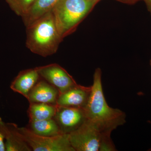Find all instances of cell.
Returning a JSON list of instances; mask_svg holds the SVG:
<instances>
[{
	"instance_id": "cell-11",
	"label": "cell",
	"mask_w": 151,
	"mask_h": 151,
	"mask_svg": "<svg viewBox=\"0 0 151 151\" xmlns=\"http://www.w3.org/2000/svg\"><path fill=\"white\" fill-rule=\"evenodd\" d=\"M58 0H35L23 17V22L26 27L40 17L52 10Z\"/></svg>"
},
{
	"instance_id": "cell-15",
	"label": "cell",
	"mask_w": 151,
	"mask_h": 151,
	"mask_svg": "<svg viewBox=\"0 0 151 151\" xmlns=\"http://www.w3.org/2000/svg\"><path fill=\"white\" fill-rule=\"evenodd\" d=\"M17 15L23 17L27 12L35 0H5Z\"/></svg>"
},
{
	"instance_id": "cell-9",
	"label": "cell",
	"mask_w": 151,
	"mask_h": 151,
	"mask_svg": "<svg viewBox=\"0 0 151 151\" xmlns=\"http://www.w3.org/2000/svg\"><path fill=\"white\" fill-rule=\"evenodd\" d=\"M60 92L55 86L45 80L37 81L27 99L29 103H42L56 105Z\"/></svg>"
},
{
	"instance_id": "cell-3",
	"label": "cell",
	"mask_w": 151,
	"mask_h": 151,
	"mask_svg": "<svg viewBox=\"0 0 151 151\" xmlns=\"http://www.w3.org/2000/svg\"><path fill=\"white\" fill-rule=\"evenodd\" d=\"M99 1L98 0H58L52 12L63 40L75 31Z\"/></svg>"
},
{
	"instance_id": "cell-5",
	"label": "cell",
	"mask_w": 151,
	"mask_h": 151,
	"mask_svg": "<svg viewBox=\"0 0 151 151\" xmlns=\"http://www.w3.org/2000/svg\"><path fill=\"white\" fill-rule=\"evenodd\" d=\"M22 137L34 151H75L70 144L69 134L40 136L26 127L18 128Z\"/></svg>"
},
{
	"instance_id": "cell-2",
	"label": "cell",
	"mask_w": 151,
	"mask_h": 151,
	"mask_svg": "<svg viewBox=\"0 0 151 151\" xmlns=\"http://www.w3.org/2000/svg\"><path fill=\"white\" fill-rule=\"evenodd\" d=\"M26 45L34 54L46 57L55 54L63 40L52 12H49L26 27Z\"/></svg>"
},
{
	"instance_id": "cell-21",
	"label": "cell",
	"mask_w": 151,
	"mask_h": 151,
	"mask_svg": "<svg viewBox=\"0 0 151 151\" xmlns=\"http://www.w3.org/2000/svg\"></svg>"
},
{
	"instance_id": "cell-20",
	"label": "cell",
	"mask_w": 151,
	"mask_h": 151,
	"mask_svg": "<svg viewBox=\"0 0 151 151\" xmlns=\"http://www.w3.org/2000/svg\"><path fill=\"white\" fill-rule=\"evenodd\" d=\"M98 1H100V0H98Z\"/></svg>"
},
{
	"instance_id": "cell-16",
	"label": "cell",
	"mask_w": 151,
	"mask_h": 151,
	"mask_svg": "<svg viewBox=\"0 0 151 151\" xmlns=\"http://www.w3.org/2000/svg\"><path fill=\"white\" fill-rule=\"evenodd\" d=\"M8 128L0 122V151H6L4 139L6 137Z\"/></svg>"
},
{
	"instance_id": "cell-6",
	"label": "cell",
	"mask_w": 151,
	"mask_h": 151,
	"mask_svg": "<svg viewBox=\"0 0 151 151\" xmlns=\"http://www.w3.org/2000/svg\"><path fill=\"white\" fill-rule=\"evenodd\" d=\"M53 119L57 123L61 133L66 134L77 130L86 120L84 108L57 105Z\"/></svg>"
},
{
	"instance_id": "cell-7",
	"label": "cell",
	"mask_w": 151,
	"mask_h": 151,
	"mask_svg": "<svg viewBox=\"0 0 151 151\" xmlns=\"http://www.w3.org/2000/svg\"><path fill=\"white\" fill-rule=\"evenodd\" d=\"M40 77L63 93L77 84L68 72L57 63L36 67Z\"/></svg>"
},
{
	"instance_id": "cell-19",
	"label": "cell",
	"mask_w": 151,
	"mask_h": 151,
	"mask_svg": "<svg viewBox=\"0 0 151 151\" xmlns=\"http://www.w3.org/2000/svg\"><path fill=\"white\" fill-rule=\"evenodd\" d=\"M149 151H151V149H150V150H149Z\"/></svg>"
},
{
	"instance_id": "cell-10",
	"label": "cell",
	"mask_w": 151,
	"mask_h": 151,
	"mask_svg": "<svg viewBox=\"0 0 151 151\" xmlns=\"http://www.w3.org/2000/svg\"><path fill=\"white\" fill-rule=\"evenodd\" d=\"M40 77V76L36 68L22 70L12 82L11 89L22 94L27 99L31 90L39 81Z\"/></svg>"
},
{
	"instance_id": "cell-12",
	"label": "cell",
	"mask_w": 151,
	"mask_h": 151,
	"mask_svg": "<svg viewBox=\"0 0 151 151\" xmlns=\"http://www.w3.org/2000/svg\"><path fill=\"white\" fill-rule=\"evenodd\" d=\"M28 128L36 134L43 136H55L63 134L54 119L35 121L29 120Z\"/></svg>"
},
{
	"instance_id": "cell-13",
	"label": "cell",
	"mask_w": 151,
	"mask_h": 151,
	"mask_svg": "<svg viewBox=\"0 0 151 151\" xmlns=\"http://www.w3.org/2000/svg\"><path fill=\"white\" fill-rule=\"evenodd\" d=\"M28 110L29 120H48L54 118L57 105L42 103H29Z\"/></svg>"
},
{
	"instance_id": "cell-18",
	"label": "cell",
	"mask_w": 151,
	"mask_h": 151,
	"mask_svg": "<svg viewBox=\"0 0 151 151\" xmlns=\"http://www.w3.org/2000/svg\"><path fill=\"white\" fill-rule=\"evenodd\" d=\"M147 4L149 10L151 12V0H144Z\"/></svg>"
},
{
	"instance_id": "cell-4",
	"label": "cell",
	"mask_w": 151,
	"mask_h": 151,
	"mask_svg": "<svg viewBox=\"0 0 151 151\" xmlns=\"http://www.w3.org/2000/svg\"><path fill=\"white\" fill-rule=\"evenodd\" d=\"M69 137L75 151H101L106 140L98 127L87 119Z\"/></svg>"
},
{
	"instance_id": "cell-17",
	"label": "cell",
	"mask_w": 151,
	"mask_h": 151,
	"mask_svg": "<svg viewBox=\"0 0 151 151\" xmlns=\"http://www.w3.org/2000/svg\"><path fill=\"white\" fill-rule=\"evenodd\" d=\"M116 1L124 3V4H134L141 0H116Z\"/></svg>"
},
{
	"instance_id": "cell-1",
	"label": "cell",
	"mask_w": 151,
	"mask_h": 151,
	"mask_svg": "<svg viewBox=\"0 0 151 151\" xmlns=\"http://www.w3.org/2000/svg\"><path fill=\"white\" fill-rule=\"evenodd\" d=\"M101 70L94 72L93 83L89 100L84 108L86 119L98 127L103 135L111 136V132L126 122L123 111L110 107L103 94Z\"/></svg>"
},
{
	"instance_id": "cell-8",
	"label": "cell",
	"mask_w": 151,
	"mask_h": 151,
	"mask_svg": "<svg viewBox=\"0 0 151 151\" xmlns=\"http://www.w3.org/2000/svg\"><path fill=\"white\" fill-rule=\"evenodd\" d=\"M91 92V86L77 84L62 93H60L56 105L64 107L84 108Z\"/></svg>"
},
{
	"instance_id": "cell-14",
	"label": "cell",
	"mask_w": 151,
	"mask_h": 151,
	"mask_svg": "<svg viewBox=\"0 0 151 151\" xmlns=\"http://www.w3.org/2000/svg\"><path fill=\"white\" fill-rule=\"evenodd\" d=\"M12 129L8 128L5 144L6 151H32L28 144L22 137L16 125L12 124Z\"/></svg>"
}]
</instances>
